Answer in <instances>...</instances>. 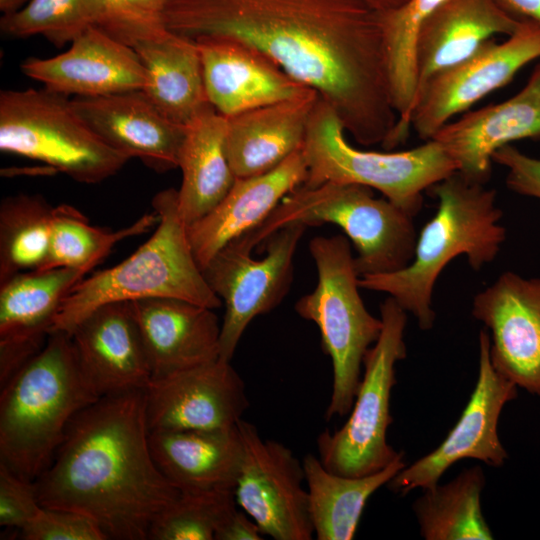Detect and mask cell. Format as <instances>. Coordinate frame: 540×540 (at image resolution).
<instances>
[{
    "instance_id": "cell-1",
    "label": "cell",
    "mask_w": 540,
    "mask_h": 540,
    "mask_svg": "<svg viewBox=\"0 0 540 540\" xmlns=\"http://www.w3.org/2000/svg\"><path fill=\"white\" fill-rule=\"evenodd\" d=\"M162 21L193 40L256 49L315 90L361 145L383 146L394 132L379 12L363 0H169Z\"/></svg>"
},
{
    "instance_id": "cell-2",
    "label": "cell",
    "mask_w": 540,
    "mask_h": 540,
    "mask_svg": "<svg viewBox=\"0 0 540 540\" xmlns=\"http://www.w3.org/2000/svg\"><path fill=\"white\" fill-rule=\"evenodd\" d=\"M149 434L145 390L86 406L34 481L41 505L87 515L107 540H147L155 519L181 493L158 468Z\"/></svg>"
},
{
    "instance_id": "cell-3",
    "label": "cell",
    "mask_w": 540,
    "mask_h": 540,
    "mask_svg": "<svg viewBox=\"0 0 540 540\" xmlns=\"http://www.w3.org/2000/svg\"><path fill=\"white\" fill-rule=\"evenodd\" d=\"M429 190L438 201L437 211L417 236L412 261L394 272L359 277L360 288L388 294L422 330L434 325L433 289L443 269L465 255L470 267L479 271L497 257L506 238L496 190L458 172Z\"/></svg>"
},
{
    "instance_id": "cell-4",
    "label": "cell",
    "mask_w": 540,
    "mask_h": 540,
    "mask_svg": "<svg viewBox=\"0 0 540 540\" xmlns=\"http://www.w3.org/2000/svg\"><path fill=\"white\" fill-rule=\"evenodd\" d=\"M98 399L70 335L50 333L41 351L1 386L0 463L34 482L50 465L72 418Z\"/></svg>"
},
{
    "instance_id": "cell-5",
    "label": "cell",
    "mask_w": 540,
    "mask_h": 540,
    "mask_svg": "<svg viewBox=\"0 0 540 540\" xmlns=\"http://www.w3.org/2000/svg\"><path fill=\"white\" fill-rule=\"evenodd\" d=\"M152 206L159 216L153 235L119 264L78 282L63 300L50 333L69 334L86 315L111 302L169 297L214 310L222 305L194 257L178 190L160 191Z\"/></svg>"
},
{
    "instance_id": "cell-6",
    "label": "cell",
    "mask_w": 540,
    "mask_h": 540,
    "mask_svg": "<svg viewBox=\"0 0 540 540\" xmlns=\"http://www.w3.org/2000/svg\"><path fill=\"white\" fill-rule=\"evenodd\" d=\"M339 226L357 251L359 277L394 272L413 259L417 242L413 216L359 184L300 185L286 195L256 228L230 244L251 253L286 224Z\"/></svg>"
},
{
    "instance_id": "cell-7",
    "label": "cell",
    "mask_w": 540,
    "mask_h": 540,
    "mask_svg": "<svg viewBox=\"0 0 540 540\" xmlns=\"http://www.w3.org/2000/svg\"><path fill=\"white\" fill-rule=\"evenodd\" d=\"M345 134L336 111L319 96L302 147L304 185H363L414 217L422 208V193L457 172L455 161L433 138L409 150L378 152L352 146Z\"/></svg>"
},
{
    "instance_id": "cell-8",
    "label": "cell",
    "mask_w": 540,
    "mask_h": 540,
    "mask_svg": "<svg viewBox=\"0 0 540 540\" xmlns=\"http://www.w3.org/2000/svg\"><path fill=\"white\" fill-rule=\"evenodd\" d=\"M318 280L295 310L319 328L324 353L332 362V392L325 418L349 414L367 351L378 340L383 323L366 308L359 293V275L349 239L343 235L316 236L309 244Z\"/></svg>"
},
{
    "instance_id": "cell-9",
    "label": "cell",
    "mask_w": 540,
    "mask_h": 540,
    "mask_svg": "<svg viewBox=\"0 0 540 540\" xmlns=\"http://www.w3.org/2000/svg\"><path fill=\"white\" fill-rule=\"evenodd\" d=\"M0 150L88 184L113 176L130 159L105 143L66 95L46 88L1 91Z\"/></svg>"
},
{
    "instance_id": "cell-10",
    "label": "cell",
    "mask_w": 540,
    "mask_h": 540,
    "mask_svg": "<svg viewBox=\"0 0 540 540\" xmlns=\"http://www.w3.org/2000/svg\"><path fill=\"white\" fill-rule=\"evenodd\" d=\"M383 327L367 351L362 375L349 417L338 430L317 438L323 466L344 476H364L388 466L400 452L387 442L392 423L390 398L396 384L395 365L406 357V311L391 297L380 305Z\"/></svg>"
},
{
    "instance_id": "cell-11",
    "label": "cell",
    "mask_w": 540,
    "mask_h": 540,
    "mask_svg": "<svg viewBox=\"0 0 540 540\" xmlns=\"http://www.w3.org/2000/svg\"><path fill=\"white\" fill-rule=\"evenodd\" d=\"M307 227L293 222L279 228L263 243L266 254L260 259L227 244L202 270L212 291L225 304L219 358L231 361L249 323L273 310L287 295L295 252Z\"/></svg>"
},
{
    "instance_id": "cell-12",
    "label": "cell",
    "mask_w": 540,
    "mask_h": 540,
    "mask_svg": "<svg viewBox=\"0 0 540 540\" xmlns=\"http://www.w3.org/2000/svg\"><path fill=\"white\" fill-rule=\"evenodd\" d=\"M244 456L234 489L237 506L275 540L314 536L303 462L284 444L264 439L252 423H237Z\"/></svg>"
},
{
    "instance_id": "cell-13",
    "label": "cell",
    "mask_w": 540,
    "mask_h": 540,
    "mask_svg": "<svg viewBox=\"0 0 540 540\" xmlns=\"http://www.w3.org/2000/svg\"><path fill=\"white\" fill-rule=\"evenodd\" d=\"M537 58L540 24L520 20L503 42L488 40L461 62L435 75L417 97L410 126L421 139H431L452 117L505 86Z\"/></svg>"
},
{
    "instance_id": "cell-14",
    "label": "cell",
    "mask_w": 540,
    "mask_h": 540,
    "mask_svg": "<svg viewBox=\"0 0 540 540\" xmlns=\"http://www.w3.org/2000/svg\"><path fill=\"white\" fill-rule=\"evenodd\" d=\"M489 349V334L481 330L478 379L459 420L435 450L405 466L388 482L393 492L405 495L416 488H433L462 459L493 467L505 463L508 454L498 436V421L505 404L517 397V386L495 370Z\"/></svg>"
},
{
    "instance_id": "cell-15",
    "label": "cell",
    "mask_w": 540,
    "mask_h": 540,
    "mask_svg": "<svg viewBox=\"0 0 540 540\" xmlns=\"http://www.w3.org/2000/svg\"><path fill=\"white\" fill-rule=\"evenodd\" d=\"M472 315L490 331L495 370L540 395V278L502 273L476 294Z\"/></svg>"
},
{
    "instance_id": "cell-16",
    "label": "cell",
    "mask_w": 540,
    "mask_h": 540,
    "mask_svg": "<svg viewBox=\"0 0 540 540\" xmlns=\"http://www.w3.org/2000/svg\"><path fill=\"white\" fill-rule=\"evenodd\" d=\"M145 396L150 431L232 428L249 406L244 381L219 357L152 380Z\"/></svg>"
},
{
    "instance_id": "cell-17",
    "label": "cell",
    "mask_w": 540,
    "mask_h": 540,
    "mask_svg": "<svg viewBox=\"0 0 540 540\" xmlns=\"http://www.w3.org/2000/svg\"><path fill=\"white\" fill-rule=\"evenodd\" d=\"M109 35L131 47L148 74L142 90L169 119L186 126L210 105L195 40L169 30L160 20H135Z\"/></svg>"
},
{
    "instance_id": "cell-18",
    "label": "cell",
    "mask_w": 540,
    "mask_h": 540,
    "mask_svg": "<svg viewBox=\"0 0 540 540\" xmlns=\"http://www.w3.org/2000/svg\"><path fill=\"white\" fill-rule=\"evenodd\" d=\"M29 78L63 95L95 97L143 90L148 74L136 52L96 25L88 26L69 49L20 65Z\"/></svg>"
},
{
    "instance_id": "cell-19",
    "label": "cell",
    "mask_w": 540,
    "mask_h": 540,
    "mask_svg": "<svg viewBox=\"0 0 540 540\" xmlns=\"http://www.w3.org/2000/svg\"><path fill=\"white\" fill-rule=\"evenodd\" d=\"M80 370L98 397L145 390L152 376L128 301L103 304L69 333Z\"/></svg>"
},
{
    "instance_id": "cell-20",
    "label": "cell",
    "mask_w": 540,
    "mask_h": 540,
    "mask_svg": "<svg viewBox=\"0 0 540 540\" xmlns=\"http://www.w3.org/2000/svg\"><path fill=\"white\" fill-rule=\"evenodd\" d=\"M88 272L32 270L0 283V386L41 351L63 300Z\"/></svg>"
},
{
    "instance_id": "cell-21",
    "label": "cell",
    "mask_w": 540,
    "mask_h": 540,
    "mask_svg": "<svg viewBox=\"0 0 540 540\" xmlns=\"http://www.w3.org/2000/svg\"><path fill=\"white\" fill-rule=\"evenodd\" d=\"M432 138L455 161L458 173L486 184L496 150L513 141L540 138V64L514 96L469 111L445 124Z\"/></svg>"
},
{
    "instance_id": "cell-22",
    "label": "cell",
    "mask_w": 540,
    "mask_h": 540,
    "mask_svg": "<svg viewBox=\"0 0 540 540\" xmlns=\"http://www.w3.org/2000/svg\"><path fill=\"white\" fill-rule=\"evenodd\" d=\"M195 42L207 99L226 118L311 89L244 43L219 37H200Z\"/></svg>"
},
{
    "instance_id": "cell-23",
    "label": "cell",
    "mask_w": 540,
    "mask_h": 540,
    "mask_svg": "<svg viewBox=\"0 0 540 540\" xmlns=\"http://www.w3.org/2000/svg\"><path fill=\"white\" fill-rule=\"evenodd\" d=\"M72 105L109 146L158 172L178 167L186 126L169 119L142 90L74 97Z\"/></svg>"
},
{
    "instance_id": "cell-24",
    "label": "cell",
    "mask_w": 540,
    "mask_h": 540,
    "mask_svg": "<svg viewBox=\"0 0 540 540\" xmlns=\"http://www.w3.org/2000/svg\"><path fill=\"white\" fill-rule=\"evenodd\" d=\"M128 302L152 380L219 357L221 324L214 309L169 297Z\"/></svg>"
},
{
    "instance_id": "cell-25",
    "label": "cell",
    "mask_w": 540,
    "mask_h": 540,
    "mask_svg": "<svg viewBox=\"0 0 540 540\" xmlns=\"http://www.w3.org/2000/svg\"><path fill=\"white\" fill-rule=\"evenodd\" d=\"M306 177L307 165L301 148L264 174L236 178L222 201L187 227L200 269L227 244L259 226Z\"/></svg>"
},
{
    "instance_id": "cell-26",
    "label": "cell",
    "mask_w": 540,
    "mask_h": 540,
    "mask_svg": "<svg viewBox=\"0 0 540 540\" xmlns=\"http://www.w3.org/2000/svg\"><path fill=\"white\" fill-rule=\"evenodd\" d=\"M319 94H304L227 117L225 150L236 178L264 174L303 147Z\"/></svg>"
},
{
    "instance_id": "cell-27",
    "label": "cell",
    "mask_w": 540,
    "mask_h": 540,
    "mask_svg": "<svg viewBox=\"0 0 540 540\" xmlns=\"http://www.w3.org/2000/svg\"><path fill=\"white\" fill-rule=\"evenodd\" d=\"M153 458L181 492L234 491L244 448L236 426L212 430H153Z\"/></svg>"
},
{
    "instance_id": "cell-28",
    "label": "cell",
    "mask_w": 540,
    "mask_h": 540,
    "mask_svg": "<svg viewBox=\"0 0 540 540\" xmlns=\"http://www.w3.org/2000/svg\"><path fill=\"white\" fill-rule=\"evenodd\" d=\"M519 22L498 0H444L418 38L416 100L435 75L473 54L493 36H509Z\"/></svg>"
},
{
    "instance_id": "cell-29",
    "label": "cell",
    "mask_w": 540,
    "mask_h": 540,
    "mask_svg": "<svg viewBox=\"0 0 540 540\" xmlns=\"http://www.w3.org/2000/svg\"><path fill=\"white\" fill-rule=\"evenodd\" d=\"M226 131L227 118L211 105L186 125L178 159V209L187 227L214 209L236 180L226 155Z\"/></svg>"
},
{
    "instance_id": "cell-30",
    "label": "cell",
    "mask_w": 540,
    "mask_h": 540,
    "mask_svg": "<svg viewBox=\"0 0 540 540\" xmlns=\"http://www.w3.org/2000/svg\"><path fill=\"white\" fill-rule=\"evenodd\" d=\"M403 452L382 470L358 477L326 469L320 459L307 454L303 459L309 509L318 540H351L371 495L404 467Z\"/></svg>"
},
{
    "instance_id": "cell-31",
    "label": "cell",
    "mask_w": 540,
    "mask_h": 540,
    "mask_svg": "<svg viewBox=\"0 0 540 540\" xmlns=\"http://www.w3.org/2000/svg\"><path fill=\"white\" fill-rule=\"evenodd\" d=\"M444 0H407L379 12L389 89L398 121L385 149L402 144L410 130L417 94V42L420 32Z\"/></svg>"
},
{
    "instance_id": "cell-32",
    "label": "cell",
    "mask_w": 540,
    "mask_h": 540,
    "mask_svg": "<svg viewBox=\"0 0 540 540\" xmlns=\"http://www.w3.org/2000/svg\"><path fill=\"white\" fill-rule=\"evenodd\" d=\"M485 476L480 466L455 479L425 489L413 509L426 540H491L493 534L481 508Z\"/></svg>"
},
{
    "instance_id": "cell-33",
    "label": "cell",
    "mask_w": 540,
    "mask_h": 540,
    "mask_svg": "<svg viewBox=\"0 0 540 540\" xmlns=\"http://www.w3.org/2000/svg\"><path fill=\"white\" fill-rule=\"evenodd\" d=\"M53 208L42 197H7L0 206V283L40 270L49 252Z\"/></svg>"
},
{
    "instance_id": "cell-34",
    "label": "cell",
    "mask_w": 540,
    "mask_h": 540,
    "mask_svg": "<svg viewBox=\"0 0 540 540\" xmlns=\"http://www.w3.org/2000/svg\"><path fill=\"white\" fill-rule=\"evenodd\" d=\"M158 221L159 216L153 210L132 225L113 232L90 225L87 218L70 205L54 207L49 252L40 270L74 268L90 272L116 243L147 232Z\"/></svg>"
},
{
    "instance_id": "cell-35",
    "label": "cell",
    "mask_w": 540,
    "mask_h": 540,
    "mask_svg": "<svg viewBox=\"0 0 540 540\" xmlns=\"http://www.w3.org/2000/svg\"><path fill=\"white\" fill-rule=\"evenodd\" d=\"M237 508L232 490L181 492L153 522L150 540H215Z\"/></svg>"
},
{
    "instance_id": "cell-36",
    "label": "cell",
    "mask_w": 540,
    "mask_h": 540,
    "mask_svg": "<svg viewBox=\"0 0 540 540\" xmlns=\"http://www.w3.org/2000/svg\"><path fill=\"white\" fill-rule=\"evenodd\" d=\"M93 25L89 0H30L1 18V30L12 37L42 35L56 47L71 43Z\"/></svg>"
},
{
    "instance_id": "cell-37",
    "label": "cell",
    "mask_w": 540,
    "mask_h": 540,
    "mask_svg": "<svg viewBox=\"0 0 540 540\" xmlns=\"http://www.w3.org/2000/svg\"><path fill=\"white\" fill-rule=\"evenodd\" d=\"M19 536L24 540H107L99 526L82 513L42 506Z\"/></svg>"
},
{
    "instance_id": "cell-38",
    "label": "cell",
    "mask_w": 540,
    "mask_h": 540,
    "mask_svg": "<svg viewBox=\"0 0 540 540\" xmlns=\"http://www.w3.org/2000/svg\"><path fill=\"white\" fill-rule=\"evenodd\" d=\"M41 508L34 482L21 478L0 463V525L20 531Z\"/></svg>"
},
{
    "instance_id": "cell-39",
    "label": "cell",
    "mask_w": 540,
    "mask_h": 540,
    "mask_svg": "<svg viewBox=\"0 0 540 540\" xmlns=\"http://www.w3.org/2000/svg\"><path fill=\"white\" fill-rule=\"evenodd\" d=\"M492 161L507 169L506 185L520 195L540 200V159L531 157L511 144L494 152Z\"/></svg>"
},
{
    "instance_id": "cell-40",
    "label": "cell",
    "mask_w": 540,
    "mask_h": 540,
    "mask_svg": "<svg viewBox=\"0 0 540 540\" xmlns=\"http://www.w3.org/2000/svg\"><path fill=\"white\" fill-rule=\"evenodd\" d=\"M263 534L257 524L243 511L236 508L224 521L215 540H261Z\"/></svg>"
},
{
    "instance_id": "cell-41",
    "label": "cell",
    "mask_w": 540,
    "mask_h": 540,
    "mask_svg": "<svg viewBox=\"0 0 540 540\" xmlns=\"http://www.w3.org/2000/svg\"><path fill=\"white\" fill-rule=\"evenodd\" d=\"M503 8L518 20L540 24V0H498Z\"/></svg>"
},
{
    "instance_id": "cell-42",
    "label": "cell",
    "mask_w": 540,
    "mask_h": 540,
    "mask_svg": "<svg viewBox=\"0 0 540 540\" xmlns=\"http://www.w3.org/2000/svg\"><path fill=\"white\" fill-rule=\"evenodd\" d=\"M126 8L140 14L162 18V13L169 0H117Z\"/></svg>"
},
{
    "instance_id": "cell-43",
    "label": "cell",
    "mask_w": 540,
    "mask_h": 540,
    "mask_svg": "<svg viewBox=\"0 0 540 540\" xmlns=\"http://www.w3.org/2000/svg\"><path fill=\"white\" fill-rule=\"evenodd\" d=\"M377 12H384L399 7L407 0H363Z\"/></svg>"
},
{
    "instance_id": "cell-44",
    "label": "cell",
    "mask_w": 540,
    "mask_h": 540,
    "mask_svg": "<svg viewBox=\"0 0 540 540\" xmlns=\"http://www.w3.org/2000/svg\"><path fill=\"white\" fill-rule=\"evenodd\" d=\"M30 0H0V10L4 15L15 13L25 7Z\"/></svg>"
}]
</instances>
